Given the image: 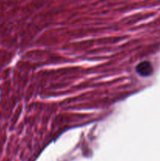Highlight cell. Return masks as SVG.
I'll use <instances>...</instances> for the list:
<instances>
[{
	"mask_svg": "<svg viewBox=\"0 0 160 161\" xmlns=\"http://www.w3.org/2000/svg\"><path fill=\"white\" fill-rule=\"evenodd\" d=\"M136 71L141 76H149L153 72V67L152 64L148 61H143L137 64L136 68Z\"/></svg>",
	"mask_w": 160,
	"mask_h": 161,
	"instance_id": "1",
	"label": "cell"
}]
</instances>
